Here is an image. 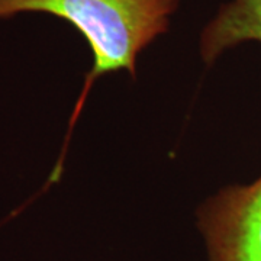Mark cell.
<instances>
[{
    "label": "cell",
    "instance_id": "obj_1",
    "mask_svg": "<svg viewBox=\"0 0 261 261\" xmlns=\"http://www.w3.org/2000/svg\"><path fill=\"white\" fill-rule=\"evenodd\" d=\"M178 0H0V18L19 12H45L71 23L87 41L93 65L71 115L67 142L86 97L100 75L119 70L135 79L137 57L164 34Z\"/></svg>",
    "mask_w": 261,
    "mask_h": 261
},
{
    "label": "cell",
    "instance_id": "obj_2",
    "mask_svg": "<svg viewBox=\"0 0 261 261\" xmlns=\"http://www.w3.org/2000/svg\"><path fill=\"white\" fill-rule=\"evenodd\" d=\"M197 226L209 261H261V176L209 197L197 212Z\"/></svg>",
    "mask_w": 261,
    "mask_h": 261
},
{
    "label": "cell",
    "instance_id": "obj_3",
    "mask_svg": "<svg viewBox=\"0 0 261 261\" xmlns=\"http://www.w3.org/2000/svg\"><path fill=\"white\" fill-rule=\"evenodd\" d=\"M248 41L261 44V0H232L205 28L200 53L206 64H212L224 51Z\"/></svg>",
    "mask_w": 261,
    "mask_h": 261
}]
</instances>
